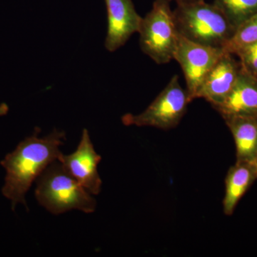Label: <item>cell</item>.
I'll return each mask as SVG.
<instances>
[{
    "mask_svg": "<svg viewBox=\"0 0 257 257\" xmlns=\"http://www.w3.org/2000/svg\"><path fill=\"white\" fill-rule=\"evenodd\" d=\"M40 128H35L0 162L6 170L2 192L11 202L13 210L18 204L27 207L25 197L33 182L62 154L60 147L66 140L64 131L54 128L44 137H40Z\"/></svg>",
    "mask_w": 257,
    "mask_h": 257,
    "instance_id": "obj_1",
    "label": "cell"
},
{
    "mask_svg": "<svg viewBox=\"0 0 257 257\" xmlns=\"http://www.w3.org/2000/svg\"><path fill=\"white\" fill-rule=\"evenodd\" d=\"M173 15L179 35L194 43L224 50L234 34L221 10L204 0L177 3Z\"/></svg>",
    "mask_w": 257,
    "mask_h": 257,
    "instance_id": "obj_2",
    "label": "cell"
},
{
    "mask_svg": "<svg viewBox=\"0 0 257 257\" xmlns=\"http://www.w3.org/2000/svg\"><path fill=\"white\" fill-rule=\"evenodd\" d=\"M36 183L37 202L54 215L74 209L87 214L96 210V201L92 194L69 175L59 160L47 167Z\"/></svg>",
    "mask_w": 257,
    "mask_h": 257,
    "instance_id": "obj_3",
    "label": "cell"
},
{
    "mask_svg": "<svg viewBox=\"0 0 257 257\" xmlns=\"http://www.w3.org/2000/svg\"><path fill=\"white\" fill-rule=\"evenodd\" d=\"M138 33L142 51L154 62L166 64L175 60L179 35L169 0H155Z\"/></svg>",
    "mask_w": 257,
    "mask_h": 257,
    "instance_id": "obj_4",
    "label": "cell"
},
{
    "mask_svg": "<svg viewBox=\"0 0 257 257\" xmlns=\"http://www.w3.org/2000/svg\"><path fill=\"white\" fill-rule=\"evenodd\" d=\"M190 101L187 89L181 86L179 76L175 75L145 111L138 114H124L121 121L126 126L170 130L180 122Z\"/></svg>",
    "mask_w": 257,
    "mask_h": 257,
    "instance_id": "obj_5",
    "label": "cell"
},
{
    "mask_svg": "<svg viewBox=\"0 0 257 257\" xmlns=\"http://www.w3.org/2000/svg\"><path fill=\"white\" fill-rule=\"evenodd\" d=\"M224 52L223 49L194 43L179 35L175 60L184 74L191 101L196 99L206 76Z\"/></svg>",
    "mask_w": 257,
    "mask_h": 257,
    "instance_id": "obj_6",
    "label": "cell"
},
{
    "mask_svg": "<svg viewBox=\"0 0 257 257\" xmlns=\"http://www.w3.org/2000/svg\"><path fill=\"white\" fill-rule=\"evenodd\" d=\"M101 157L94 150L89 131L83 130L77 150L69 155L62 154L58 160L88 192L97 195L101 192L102 181L98 172Z\"/></svg>",
    "mask_w": 257,
    "mask_h": 257,
    "instance_id": "obj_7",
    "label": "cell"
},
{
    "mask_svg": "<svg viewBox=\"0 0 257 257\" xmlns=\"http://www.w3.org/2000/svg\"><path fill=\"white\" fill-rule=\"evenodd\" d=\"M107 13V33L104 46L113 52L124 46L134 34L139 32L143 18L133 0H104Z\"/></svg>",
    "mask_w": 257,
    "mask_h": 257,
    "instance_id": "obj_8",
    "label": "cell"
},
{
    "mask_svg": "<svg viewBox=\"0 0 257 257\" xmlns=\"http://www.w3.org/2000/svg\"><path fill=\"white\" fill-rule=\"evenodd\" d=\"M241 69L234 55L224 51L203 81L196 99L202 98L212 106L220 104L234 87Z\"/></svg>",
    "mask_w": 257,
    "mask_h": 257,
    "instance_id": "obj_9",
    "label": "cell"
},
{
    "mask_svg": "<svg viewBox=\"0 0 257 257\" xmlns=\"http://www.w3.org/2000/svg\"><path fill=\"white\" fill-rule=\"evenodd\" d=\"M224 118H257V77L241 67L237 80L222 102L213 106Z\"/></svg>",
    "mask_w": 257,
    "mask_h": 257,
    "instance_id": "obj_10",
    "label": "cell"
},
{
    "mask_svg": "<svg viewBox=\"0 0 257 257\" xmlns=\"http://www.w3.org/2000/svg\"><path fill=\"white\" fill-rule=\"evenodd\" d=\"M257 179L256 161H236L230 167L225 179V195L223 211L232 215L240 199Z\"/></svg>",
    "mask_w": 257,
    "mask_h": 257,
    "instance_id": "obj_11",
    "label": "cell"
},
{
    "mask_svg": "<svg viewBox=\"0 0 257 257\" xmlns=\"http://www.w3.org/2000/svg\"><path fill=\"white\" fill-rule=\"evenodd\" d=\"M224 119L234 138L236 161H256L257 118L231 116Z\"/></svg>",
    "mask_w": 257,
    "mask_h": 257,
    "instance_id": "obj_12",
    "label": "cell"
},
{
    "mask_svg": "<svg viewBox=\"0 0 257 257\" xmlns=\"http://www.w3.org/2000/svg\"><path fill=\"white\" fill-rule=\"evenodd\" d=\"M213 4L221 10L235 30L257 13V0H214Z\"/></svg>",
    "mask_w": 257,
    "mask_h": 257,
    "instance_id": "obj_13",
    "label": "cell"
},
{
    "mask_svg": "<svg viewBox=\"0 0 257 257\" xmlns=\"http://www.w3.org/2000/svg\"><path fill=\"white\" fill-rule=\"evenodd\" d=\"M257 42V13L241 24L235 30L229 42L226 44L225 52L234 55L242 47Z\"/></svg>",
    "mask_w": 257,
    "mask_h": 257,
    "instance_id": "obj_14",
    "label": "cell"
},
{
    "mask_svg": "<svg viewBox=\"0 0 257 257\" xmlns=\"http://www.w3.org/2000/svg\"><path fill=\"white\" fill-rule=\"evenodd\" d=\"M234 55L239 59L243 70L257 77V42L242 47Z\"/></svg>",
    "mask_w": 257,
    "mask_h": 257,
    "instance_id": "obj_15",
    "label": "cell"
},
{
    "mask_svg": "<svg viewBox=\"0 0 257 257\" xmlns=\"http://www.w3.org/2000/svg\"><path fill=\"white\" fill-rule=\"evenodd\" d=\"M9 111V106L6 103H2L0 104V116H5Z\"/></svg>",
    "mask_w": 257,
    "mask_h": 257,
    "instance_id": "obj_16",
    "label": "cell"
},
{
    "mask_svg": "<svg viewBox=\"0 0 257 257\" xmlns=\"http://www.w3.org/2000/svg\"><path fill=\"white\" fill-rule=\"evenodd\" d=\"M169 1H175L176 3H192V2L199 1V0H169Z\"/></svg>",
    "mask_w": 257,
    "mask_h": 257,
    "instance_id": "obj_17",
    "label": "cell"
},
{
    "mask_svg": "<svg viewBox=\"0 0 257 257\" xmlns=\"http://www.w3.org/2000/svg\"><path fill=\"white\" fill-rule=\"evenodd\" d=\"M256 163H257V158H256Z\"/></svg>",
    "mask_w": 257,
    "mask_h": 257,
    "instance_id": "obj_18",
    "label": "cell"
}]
</instances>
